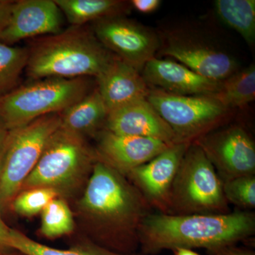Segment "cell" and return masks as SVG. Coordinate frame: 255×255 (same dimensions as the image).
Instances as JSON below:
<instances>
[{
  "label": "cell",
  "mask_w": 255,
  "mask_h": 255,
  "mask_svg": "<svg viewBox=\"0 0 255 255\" xmlns=\"http://www.w3.org/2000/svg\"><path fill=\"white\" fill-rule=\"evenodd\" d=\"M104 129L120 135L155 139L169 145L178 142L168 124L147 100L137 101L109 113Z\"/></svg>",
  "instance_id": "cell-15"
},
{
  "label": "cell",
  "mask_w": 255,
  "mask_h": 255,
  "mask_svg": "<svg viewBox=\"0 0 255 255\" xmlns=\"http://www.w3.org/2000/svg\"><path fill=\"white\" fill-rule=\"evenodd\" d=\"M11 255V254H8V255Z\"/></svg>",
  "instance_id": "cell-34"
},
{
  "label": "cell",
  "mask_w": 255,
  "mask_h": 255,
  "mask_svg": "<svg viewBox=\"0 0 255 255\" xmlns=\"http://www.w3.org/2000/svg\"><path fill=\"white\" fill-rule=\"evenodd\" d=\"M9 144V131L8 132L7 136L4 140L2 143L0 144V173H1V169H2L3 164L5 157H6V152H7L8 147Z\"/></svg>",
  "instance_id": "cell-31"
},
{
  "label": "cell",
  "mask_w": 255,
  "mask_h": 255,
  "mask_svg": "<svg viewBox=\"0 0 255 255\" xmlns=\"http://www.w3.org/2000/svg\"><path fill=\"white\" fill-rule=\"evenodd\" d=\"M141 75L149 87L174 95H211L221 85V82L198 75L182 64L155 57L145 64Z\"/></svg>",
  "instance_id": "cell-14"
},
{
  "label": "cell",
  "mask_w": 255,
  "mask_h": 255,
  "mask_svg": "<svg viewBox=\"0 0 255 255\" xmlns=\"http://www.w3.org/2000/svg\"><path fill=\"white\" fill-rule=\"evenodd\" d=\"M223 193L228 204L243 211L255 208V175L243 176L223 182Z\"/></svg>",
  "instance_id": "cell-26"
},
{
  "label": "cell",
  "mask_w": 255,
  "mask_h": 255,
  "mask_svg": "<svg viewBox=\"0 0 255 255\" xmlns=\"http://www.w3.org/2000/svg\"><path fill=\"white\" fill-rule=\"evenodd\" d=\"M131 7L142 14H150L158 9L160 0H132L130 1Z\"/></svg>",
  "instance_id": "cell-29"
},
{
  "label": "cell",
  "mask_w": 255,
  "mask_h": 255,
  "mask_svg": "<svg viewBox=\"0 0 255 255\" xmlns=\"http://www.w3.org/2000/svg\"><path fill=\"white\" fill-rule=\"evenodd\" d=\"M28 57L27 48L9 46L0 41V97L18 86Z\"/></svg>",
  "instance_id": "cell-23"
},
{
  "label": "cell",
  "mask_w": 255,
  "mask_h": 255,
  "mask_svg": "<svg viewBox=\"0 0 255 255\" xmlns=\"http://www.w3.org/2000/svg\"><path fill=\"white\" fill-rule=\"evenodd\" d=\"M91 29L106 49L140 73L161 48L155 32L124 16L99 20Z\"/></svg>",
  "instance_id": "cell-9"
},
{
  "label": "cell",
  "mask_w": 255,
  "mask_h": 255,
  "mask_svg": "<svg viewBox=\"0 0 255 255\" xmlns=\"http://www.w3.org/2000/svg\"><path fill=\"white\" fill-rule=\"evenodd\" d=\"M208 253L211 255H255L253 250L240 248L236 245L221 247Z\"/></svg>",
  "instance_id": "cell-27"
},
{
  "label": "cell",
  "mask_w": 255,
  "mask_h": 255,
  "mask_svg": "<svg viewBox=\"0 0 255 255\" xmlns=\"http://www.w3.org/2000/svg\"><path fill=\"white\" fill-rule=\"evenodd\" d=\"M146 100L168 124L178 142H194L212 131L228 111L209 95H178L153 88Z\"/></svg>",
  "instance_id": "cell-8"
},
{
  "label": "cell",
  "mask_w": 255,
  "mask_h": 255,
  "mask_svg": "<svg viewBox=\"0 0 255 255\" xmlns=\"http://www.w3.org/2000/svg\"><path fill=\"white\" fill-rule=\"evenodd\" d=\"M63 13L54 0L14 1L0 41L13 46L28 38L57 34L63 31Z\"/></svg>",
  "instance_id": "cell-12"
},
{
  "label": "cell",
  "mask_w": 255,
  "mask_h": 255,
  "mask_svg": "<svg viewBox=\"0 0 255 255\" xmlns=\"http://www.w3.org/2000/svg\"><path fill=\"white\" fill-rule=\"evenodd\" d=\"M59 114L61 127L85 137L97 135L105 128L109 111L95 87L81 100Z\"/></svg>",
  "instance_id": "cell-18"
},
{
  "label": "cell",
  "mask_w": 255,
  "mask_h": 255,
  "mask_svg": "<svg viewBox=\"0 0 255 255\" xmlns=\"http://www.w3.org/2000/svg\"><path fill=\"white\" fill-rule=\"evenodd\" d=\"M163 53L204 78L221 82L236 73L237 62L231 55L206 45L172 40L164 46Z\"/></svg>",
  "instance_id": "cell-17"
},
{
  "label": "cell",
  "mask_w": 255,
  "mask_h": 255,
  "mask_svg": "<svg viewBox=\"0 0 255 255\" xmlns=\"http://www.w3.org/2000/svg\"><path fill=\"white\" fill-rule=\"evenodd\" d=\"M9 129L6 127L2 117L0 115V144L4 142L6 136H7Z\"/></svg>",
  "instance_id": "cell-32"
},
{
  "label": "cell",
  "mask_w": 255,
  "mask_h": 255,
  "mask_svg": "<svg viewBox=\"0 0 255 255\" xmlns=\"http://www.w3.org/2000/svg\"><path fill=\"white\" fill-rule=\"evenodd\" d=\"M41 233L50 239L61 237L73 232V213L66 201L60 197L50 201L41 211Z\"/></svg>",
  "instance_id": "cell-24"
},
{
  "label": "cell",
  "mask_w": 255,
  "mask_h": 255,
  "mask_svg": "<svg viewBox=\"0 0 255 255\" xmlns=\"http://www.w3.org/2000/svg\"><path fill=\"white\" fill-rule=\"evenodd\" d=\"M255 234V214L251 211L192 215L152 212L140 226L139 243L145 255L176 248H204L209 252L236 245Z\"/></svg>",
  "instance_id": "cell-2"
},
{
  "label": "cell",
  "mask_w": 255,
  "mask_h": 255,
  "mask_svg": "<svg viewBox=\"0 0 255 255\" xmlns=\"http://www.w3.org/2000/svg\"><path fill=\"white\" fill-rule=\"evenodd\" d=\"M191 142L171 145L145 164L132 169L126 177L142 194L152 210L168 214L169 193L178 169Z\"/></svg>",
  "instance_id": "cell-11"
},
{
  "label": "cell",
  "mask_w": 255,
  "mask_h": 255,
  "mask_svg": "<svg viewBox=\"0 0 255 255\" xmlns=\"http://www.w3.org/2000/svg\"><path fill=\"white\" fill-rule=\"evenodd\" d=\"M92 78L39 79L0 97V115L10 130L60 114L93 90Z\"/></svg>",
  "instance_id": "cell-5"
},
{
  "label": "cell",
  "mask_w": 255,
  "mask_h": 255,
  "mask_svg": "<svg viewBox=\"0 0 255 255\" xmlns=\"http://www.w3.org/2000/svg\"><path fill=\"white\" fill-rule=\"evenodd\" d=\"M214 4L220 19L253 46L255 41V0H216Z\"/></svg>",
  "instance_id": "cell-21"
},
{
  "label": "cell",
  "mask_w": 255,
  "mask_h": 255,
  "mask_svg": "<svg viewBox=\"0 0 255 255\" xmlns=\"http://www.w3.org/2000/svg\"><path fill=\"white\" fill-rule=\"evenodd\" d=\"M209 96L228 110L251 103L255 99L254 64L221 81L218 91Z\"/></svg>",
  "instance_id": "cell-20"
},
{
  "label": "cell",
  "mask_w": 255,
  "mask_h": 255,
  "mask_svg": "<svg viewBox=\"0 0 255 255\" xmlns=\"http://www.w3.org/2000/svg\"><path fill=\"white\" fill-rule=\"evenodd\" d=\"M174 255H200L194 250L187 249V248H176L172 250Z\"/></svg>",
  "instance_id": "cell-33"
},
{
  "label": "cell",
  "mask_w": 255,
  "mask_h": 255,
  "mask_svg": "<svg viewBox=\"0 0 255 255\" xmlns=\"http://www.w3.org/2000/svg\"><path fill=\"white\" fill-rule=\"evenodd\" d=\"M60 197L54 189L46 187L31 188L20 191L10 208L18 215L31 217L41 213L50 201Z\"/></svg>",
  "instance_id": "cell-25"
},
{
  "label": "cell",
  "mask_w": 255,
  "mask_h": 255,
  "mask_svg": "<svg viewBox=\"0 0 255 255\" xmlns=\"http://www.w3.org/2000/svg\"><path fill=\"white\" fill-rule=\"evenodd\" d=\"M14 1L0 0V36L9 23Z\"/></svg>",
  "instance_id": "cell-30"
},
{
  "label": "cell",
  "mask_w": 255,
  "mask_h": 255,
  "mask_svg": "<svg viewBox=\"0 0 255 255\" xmlns=\"http://www.w3.org/2000/svg\"><path fill=\"white\" fill-rule=\"evenodd\" d=\"M73 26H85L103 18L125 16L131 9L130 1L122 0H54Z\"/></svg>",
  "instance_id": "cell-19"
},
{
  "label": "cell",
  "mask_w": 255,
  "mask_h": 255,
  "mask_svg": "<svg viewBox=\"0 0 255 255\" xmlns=\"http://www.w3.org/2000/svg\"><path fill=\"white\" fill-rule=\"evenodd\" d=\"M60 125V114H52L9 130V147L0 173V214L9 209Z\"/></svg>",
  "instance_id": "cell-7"
},
{
  "label": "cell",
  "mask_w": 255,
  "mask_h": 255,
  "mask_svg": "<svg viewBox=\"0 0 255 255\" xmlns=\"http://www.w3.org/2000/svg\"><path fill=\"white\" fill-rule=\"evenodd\" d=\"M231 212L223 182L196 142L188 147L169 193L168 214H221Z\"/></svg>",
  "instance_id": "cell-6"
},
{
  "label": "cell",
  "mask_w": 255,
  "mask_h": 255,
  "mask_svg": "<svg viewBox=\"0 0 255 255\" xmlns=\"http://www.w3.org/2000/svg\"><path fill=\"white\" fill-rule=\"evenodd\" d=\"M97 159L85 137L60 126L50 137L20 191L46 187L54 189L60 197L71 195L82 184L86 185Z\"/></svg>",
  "instance_id": "cell-4"
},
{
  "label": "cell",
  "mask_w": 255,
  "mask_h": 255,
  "mask_svg": "<svg viewBox=\"0 0 255 255\" xmlns=\"http://www.w3.org/2000/svg\"><path fill=\"white\" fill-rule=\"evenodd\" d=\"M97 137L95 151L98 159L125 177L171 145L155 139L120 135L105 129Z\"/></svg>",
  "instance_id": "cell-13"
},
{
  "label": "cell",
  "mask_w": 255,
  "mask_h": 255,
  "mask_svg": "<svg viewBox=\"0 0 255 255\" xmlns=\"http://www.w3.org/2000/svg\"><path fill=\"white\" fill-rule=\"evenodd\" d=\"M27 49L25 70L33 80L97 78L114 57L86 26H71L57 34L33 38Z\"/></svg>",
  "instance_id": "cell-3"
},
{
  "label": "cell",
  "mask_w": 255,
  "mask_h": 255,
  "mask_svg": "<svg viewBox=\"0 0 255 255\" xmlns=\"http://www.w3.org/2000/svg\"><path fill=\"white\" fill-rule=\"evenodd\" d=\"M79 208L96 244L121 254L140 249L139 231L152 208L125 176L99 159Z\"/></svg>",
  "instance_id": "cell-1"
},
{
  "label": "cell",
  "mask_w": 255,
  "mask_h": 255,
  "mask_svg": "<svg viewBox=\"0 0 255 255\" xmlns=\"http://www.w3.org/2000/svg\"><path fill=\"white\" fill-rule=\"evenodd\" d=\"M95 80L96 87L109 113L137 101L146 100L150 89L140 72L115 55Z\"/></svg>",
  "instance_id": "cell-16"
},
{
  "label": "cell",
  "mask_w": 255,
  "mask_h": 255,
  "mask_svg": "<svg viewBox=\"0 0 255 255\" xmlns=\"http://www.w3.org/2000/svg\"><path fill=\"white\" fill-rule=\"evenodd\" d=\"M10 248L23 255H145L142 253L121 254L95 243H84L68 250L55 249L37 243L22 233L11 228Z\"/></svg>",
  "instance_id": "cell-22"
},
{
  "label": "cell",
  "mask_w": 255,
  "mask_h": 255,
  "mask_svg": "<svg viewBox=\"0 0 255 255\" xmlns=\"http://www.w3.org/2000/svg\"><path fill=\"white\" fill-rule=\"evenodd\" d=\"M222 182L255 175V144L244 128L233 125L212 130L195 140Z\"/></svg>",
  "instance_id": "cell-10"
},
{
  "label": "cell",
  "mask_w": 255,
  "mask_h": 255,
  "mask_svg": "<svg viewBox=\"0 0 255 255\" xmlns=\"http://www.w3.org/2000/svg\"><path fill=\"white\" fill-rule=\"evenodd\" d=\"M11 231V228L4 222L0 214V255L10 254L13 251L9 246Z\"/></svg>",
  "instance_id": "cell-28"
}]
</instances>
